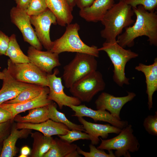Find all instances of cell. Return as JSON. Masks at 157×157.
<instances>
[{"mask_svg": "<svg viewBox=\"0 0 157 157\" xmlns=\"http://www.w3.org/2000/svg\"><path fill=\"white\" fill-rule=\"evenodd\" d=\"M136 16L135 22L132 26L125 28L124 32L117 37V42L121 47H132L134 40L139 37L145 36L148 38L151 45L157 46V14L155 12L146 10L139 5L132 8Z\"/></svg>", "mask_w": 157, "mask_h": 157, "instance_id": "6da1fadb", "label": "cell"}, {"mask_svg": "<svg viewBox=\"0 0 157 157\" xmlns=\"http://www.w3.org/2000/svg\"><path fill=\"white\" fill-rule=\"evenodd\" d=\"M134 14L132 7L123 0L114 3L101 21L104 27L101 35L105 42L116 41L117 37L122 34L123 28L134 22L132 18Z\"/></svg>", "mask_w": 157, "mask_h": 157, "instance_id": "7a4b0ae2", "label": "cell"}, {"mask_svg": "<svg viewBox=\"0 0 157 157\" xmlns=\"http://www.w3.org/2000/svg\"><path fill=\"white\" fill-rule=\"evenodd\" d=\"M80 29L79 25L76 23L67 25L62 36L53 41L49 51L58 54L65 52L81 53L99 57V51L97 47L88 46L81 40L78 34Z\"/></svg>", "mask_w": 157, "mask_h": 157, "instance_id": "3957f363", "label": "cell"}, {"mask_svg": "<svg viewBox=\"0 0 157 157\" xmlns=\"http://www.w3.org/2000/svg\"><path fill=\"white\" fill-rule=\"evenodd\" d=\"M98 50L99 51L106 52L113 65L114 81L120 87L124 84H129V79L125 75L126 65L131 60L138 57V54L130 49H126L121 47L117 41L105 42Z\"/></svg>", "mask_w": 157, "mask_h": 157, "instance_id": "277c9868", "label": "cell"}, {"mask_svg": "<svg viewBox=\"0 0 157 157\" xmlns=\"http://www.w3.org/2000/svg\"><path fill=\"white\" fill-rule=\"evenodd\" d=\"M133 132L132 125L128 124L115 137L107 140L100 138L101 142L97 148L108 151L115 150V157H131L130 152L138 151L140 147L138 141Z\"/></svg>", "mask_w": 157, "mask_h": 157, "instance_id": "5b68a950", "label": "cell"}, {"mask_svg": "<svg viewBox=\"0 0 157 157\" xmlns=\"http://www.w3.org/2000/svg\"><path fill=\"white\" fill-rule=\"evenodd\" d=\"M96 57L91 55L76 53L72 60L63 67V78L65 87L69 88L77 81L97 70Z\"/></svg>", "mask_w": 157, "mask_h": 157, "instance_id": "8992f818", "label": "cell"}, {"mask_svg": "<svg viewBox=\"0 0 157 157\" xmlns=\"http://www.w3.org/2000/svg\"><path fill=\"white\" fill-rule=\"evenodd\" d=\"M102 74L96 70L82 77L69 88L70 93L81 102L88 103L99 92L105 88Z\"/></svg>", "mask_w": 157, "mask_h": 157, "instance_id": "52a82bcc", "label": "cell"}, {"mask_svg": "<svg viewBox=\"0 0 157 157\" xmlns=\"http://www.w3.org/2000/svg\"><path fill=\"white\" fill-rule=\"evenodd\" d=\"M7 65L8 72L17 81L24 83L48 86L47 74L31 63L15 64L9 59Z\"/></svg>", "mask_w": 157, "mask_h": 157, "instance_id": "ba28073f", "label": "cell"}, {"mask_svg": "<svg viewBox=\"0 0 157 157\" xmlns=\"http://www.w3.org/2000/svg\"><path fill=\"white\" fill-rule=\"evenodd\" d=\"M10 16L11 22L22 33L24 41L36 49L41 50L42 46L36 36L31 26L30 16L26 10L13 7L10 10Z\"/></svg>", "mask_w": 157, "mask_h": 157, "instance_id": "9c48e42d", "label": "cell"}, {"mask_svg": "<svg viewBox=\"0 0 157 157\" xmlns=\"http://www.w3.org/2000/svg\"><path fill=\"white\" fill-rule=\"evenodd\" d=\"M31 24L35 27V32L42 46L47 51L52 47L53 41L50 36L51 25L57 24L56 18L54 14L47 8L42 13L37 16H30Z\"/></svg>", "mask_w": 157, "mask_h": 157, "instance_id": "30bf717a", "label": "cell"}, {"mask_svg": "<svg viewBox=\"0 0 157 157\" xmlns=\"http://www.w3.org/2000/svg\"><path fill=\"white\" fill-rule=\"evenodd\" d=\"M58 72V70L56 69L53 73L47 74L49 81L48 87L49 89L48 99L55 102L60 110L64 106L80 105L81 102L78 98L74 96H68L65 93L61 78L56 76Z\"/></svg>", "mask_w": 157, "mask_h": 157, "instance_id": "8fae6325", "label": "cell"}, {"mask_svg": "<svg viewBox=\"0 0 157 157\" xmlns=\"http://www.w3.org/2000/svg\"><path fill=\"white\" fill-rule=\"evenodd\" d=\"M136 95L133 92H128L126 96L116 97L103 92L97 99L95 104L97 110H107L113 117L121 120L120 114L122 108L126 103L132 100Z\"/></svg>", "mask_w": 157, "mask_h": 157, "instance_id": "7c38bea8", "label": "cell"}, {"mask_svg": "<svg viewBox=\"0 0 157 157\" xmlns=\"http://www.w3.org/2000/svg\"><path fill=\"white\" fill-rule=\"evenodd\" d=\"M75 112L72 116L88 117L92 119L95 122L103 121L110 124L111 125L121 129L128 124L127 121L119 120L113 117L106 110H94L86 106L85 104L78 106L69 105L67 106Z\"/></svg>", "mask_w": 157, "mask_h": 157, "instance_id": "4fadbf2b", "label": "cell"}, {"mask_svg": "<svg viewBox=\"0 0 157 157\" xmlns=\"http://www.w3.org/2000/svg\"><path fill=\"white\" fill-rule=\"evenodd\" d=\"M59 54L49 51L39 50L31 46L27 51L30 62L47 74L52 73L54 68L61 65Z\"/></svg>", "mask_w": 157, "mask_h": 157, "instance_id": "5bb4252c", "label": "cell"}, {"mask_svg": "<svg viewBox=\"0 0 157 157\" xmlns=\"http://www.w3.org/2000/svg\"><path fill=\"white\" fill-rule=\"evenodd\" d=\"M49 92V88L47 86L41 93L34 99L17 104L3 103L0 105V107L10 112L14 118L16 115L21 113L34 108L48 105L52 101L48 98Z\"/></svg>", "mask_w": 157, "mask_h": 157, "instance_id": "9a60e30c", "label": "cell"}, {"mask_svg": "<svg viewBox=\"0 0 157 157\" xmlns=\"http://www.w3.org/2000/svg\"><path fill=\"white\" fill-rule=\"evenodd\" d=\"M78 118L79 122L83 125L85 132L89 135L91 144L94 145L99 144V137L103 139H106L109 133L118 134L122 129L109 124L94 123L87 121L82 117Z\"/></svg>", "mask_w": 157, "mask_h": 157, "instance_id": "2e32d148", "label": "cell"}, {"mask_svg": "<svg viewBox=\"0 0 157 157\" xmlns=\"http://www.w3.org/2000/svg\"><path fill=\"white\" fill-rule=\"evenodd\" d=\"M16 125L18 129H24L34 130L48 137L65 135L70 130L64 124L55 122L50 119L38 124L17 123Z\"/></svg>", "mask_w": 157, "mask_h": 157, "instance_id": "e0dca14e", "label": "cell"}, {"mask_svg": "<svg viewBox=\"0 0 157 157\" xmlns=\"http://www.w3.org/2000/svg\"><path fill=\"white\" fill-rule=\"evenodd\" d=\"M3 73L2 86L0 90V105L15 98L30 84L18 81L10 75L7 68L2 71Z\"/></svg>", "mask_w": 157, "mask_h": 157, "instance_id": "ac0fdd59", "label": "cell"}, {"mask_svg": "<svg viewBox=\"0 0 157 157\" xmlns=\"http://www.w3.org/2000/svg\"><path fill=\"white\" fill-rule=\"evenodd\" d=\"M114 2L115 0H94L90 6L80 9L79 15L88 22L101 21Z\"/></svg>", "mask_w": 157, "mask_h": 157, "instance_id": "d6986e66", "label": "cell"}, {"mask_svg": "<svg viewBox=\"0 0 157 157\" xmlns=\"http://www.w3.org/2000/svg\"><path fill=\"white\" fill-rule=\"evenodd\" d=\"M136 70L143 73L146 78V93L148 95V108L150 110L153 107V95L157 90V58L151 65L139 63L135 67Z\"/></svg>", "mask_w": 157, "mask_h": 157, "instance_id": "ffe728a7", "label": "cell"}, {"mask_svg": "<svg viewBox=\"0 0 157 157\" xmlns=\"http://www.w3.org/2000/svg\"><path fill=\"white\" fill-rule=\"evenodd\" d=\"M47 6L54 14L59 25L65 26L71 23L73 16V9L66 0H45Z\"/></svg>", "mask_w": 157, "mask_h": 157, "instance_id": "44dd1931", "label": "cell"}, {"mask_svg": "<svg viewBox=\"0 0 157 157\" xmlns=\"http://www.w3.org/2000/svg\"><path fill=\"white\" fill-rule=\"evenodd\" d=\"M76 144L69 143L60 138L53 139L51 146L43 157H80Z\"/></svg>", "mask_w": 157, "mask_h": 157, "instance_id": "7402d4cb", "label": "cell"}, {"mask_svg": "<svg viewBox=\"0 0 157 157\" xmlns=\"http://www.w3.org/2000/svg\"><path fill=\"white\" fill-rule=\"evenodd\" d=\"M20 129L19 130L17 129L16 124L13 125L10 134L3 140L0 157H13L16 156L17 141L19 138L26 137L31 130L24 129Z\"/></svg>", "mask_w": 157, "mask_h": 157, "instance_id": "603a6c76", "label": "cell"}, {"mask_svg": "<svg viewBox=\"0 0 157 157\" xmlns=\"http://www.w3.org/2000/svg\"><path fill=\"white\" fill-rule=\"evenodd\" d=\"M33 139V148L30 154L32 157H43L50 148L53 140L52 137L44 135L41 133H31Z\"/></svg>", "mask_w": 157, "mask_h": 157, "instance_id": "cb8c5ba5", "label": "cell"}, {"mask_svg": "<svg viewBox=\"0 0 157 157\" xmlns=\"http://www.w3.org/2000/svg\"><path fill=\"white\" fill-rule=\"evenodd\" d=\"M49 119L47 105L30 110L28 114L25 116L17 115L14 117L13 120L17 123L35 124L42 122Z\"/></svg>", "mask_w": 157, "mask_h": 157, "instance_id": "d4e9b609", "label": "cell"}, {"mask_svg": "<svg viewBox=\"0 0 157 157\" xmlns=\"http://www.w3.org/2000/svg\"><path fill=\"white\" fill-rule=\"evenodd\" d=\"M8 48L5 56H8L11 61L14 63L19 64L29 62L27 56L25 55L20 49L14 34L10 37Z\"/></svg>", "mask_w": 157, "mask_h": 157, "instance_id": "484cf974", "label": "cell"}, {"mask_svg": "<svg viewBox=\"0 0 157 157\" xmlns=\"http://www.w3.org/2000/svg\"><path fill=\"white\" fill-rule=\"evenodd\" d=\"M46 87L31 84L22 90L15 98L4 103L15 104L32 99L39 96Z\"/></svg>", "mask_w": 157, "mask_h": 157, "instance_id": "4316f807", "label": "cell"}, {"mask_svg": "<svg viewBox=\"0 0 157 157\" xmlns=\"http://www.w3.org/2000/svg\"><path fill=\"white\" fill-rule=\"evenodd\" d=\"M48 106L49 119L55 122L64 124L70 130H76L85 132L82 125L77 124L72 122L68 119L64 113L58 111L55 103L52 101Z\"/></svg>", "mask_w": 157, "mask_h": 157, "instance_id": "83f0119b", "label": "cell"}, {"mask_svg": "<svg viewBox=\"0 0 157 157\" xmlns=\"http://www.w3.org/2000/svg\"><path fill=\"white\" fill-rule=\"evenodd\" d=\"M89 147L90 151L88 152L83 151L79 146L77 150L80 155L85 157H115L112 150L109 151V153L107 154L104 150L98 149L92 144L89 145Z\"/></svg>", "mask_w": 157, "mask_h": 157, "instance_id": "f1b7e54d", "label": "cell"}, {"mask_svg": "<svg viewBox=\"0 0 157 157\" xmlns=\"http://www.w3.org/2000/svg\"><path fill=\"white\" fill-rule=\"evenodd\" d=\"M47 8L45 0H31L26 11L30 16H37L43 13Z\"/></svg>", "mask_w": 157, "mask_h": 157, "instance_id": "f546056e", "label": "cell"}, {"mask_svg": "<svg viewBox=\"0 0 157 157\" xmlns=\"http://www.w3.org/2000/svg\"><path fill=\"white\" fill-rule=\"evenodd\" d=\"M58 136L61 140L70 143L80 140H90V137L88 134L76 130H70L66 134Z\"/></svg>", "mask_w": 157, "mask_h": 157, "instance_id": "4dcf8cb0", "label": "cell"}, {"mask_svg": "<svg viewBox=\"0 0 157 157\" xmlns=\"http://www.w3.org/2000/svg\"><path fill=\"white\" fill-rule=\"evenodd\" d=\"M132 8H136L141 5L146 10L154 12L157 7V0H123Z\"/></svg>", "mask_w": 157, "mask_h": 157, "instance_id": "1f68e13d", "label": "cell"}, {"mask_svg": "<svg viewBox=\"0 0 157 157\" xmlns=\"http://www.w3.org/2000/svg\"><path fill=\"white\" fill-rule=\"evenodd\" d=\"M143 126L145 130L150 134L157 135V112L154 115H149L143 121Z\"/></svg>", "mask_w": 157, "mask_h": 157, "instance_id": "d6a6232c", "label": "cell"}, {"mask_svg": "<svg viewBox=\"0 0 157 157\" xmlns=\"http://www.w3.org/2000/svg\"><path fill=\"white\" fill-rule=\"evenodd\" d=\"M10 40V37L0 31V56L5 55Z\"/></svg>", "mask_w": 157, "mask_h": 157, "instance_id": "836d02e7", "label": "cell"}, {"mask_svg": "<svg viewBox=\"0 0 157 157\" xmlns=\"http://www.w3.org/2000/svg\"><path fill=\"white\" fill-rule=\"evenodd\" d=\"M13 120L0 123V142L6 138L7 135L9 132L12 121Z\"/></svg>", "mask_w": 157, "mask_h": 157, "instance_id": "e575fe53", "label": "cell"}, {"mask_svg": "<svg viewBox=\"0 0 157 157\" xmlns=\"http://www.w3.org/2000/svg\"><path fill=\"white\" fill-rule=\"evenodd\" d=\"M11 113L7 110L0 107V123L13 120Z\"/></svg>", "mask_w": 157, "mask_h": 157, "instance_id": "d590c367", "label": "cell"}, {"mask_svg": "<svg viewBox=\"0 0 157 157\" xmlns=\"http://www.w3.org/2000/svg\"><path fill=\"white\" fill-rule=\"evenodd\" d=\"M94 0H75V5L80 9L86 8L90 6Z\"/></svg>", "mask_w": 157, "mask_h": 157, "instance_id": "8d00e7d4", "label": "cell"}, {"mask_svg": "<svg viewBox=\"0 0 157 157\" xmlns=\"http://www.w3.org/2000/svg\"><path fill=\"white\" fill-rule=\"evenodd\" d=\"M31 0H15L17 4L16 7L26 10L29 3Z\"/></svg>", "mask_w": 157, "mask_h": 157, "instance_id": "74e56055", "label": "cell"}, {"mask_svg": "<svg viewBox=\"0 0 157 157\" xmlns=\"http://www.w3.org/2000/svg\"><path fill=\"white\" fill-rule=\"evenodd\" d=\"M31 152L30 149L27 146H24L21 150V154L20 157H26Z\"/></svg>", "mask_w": 157, "mask_h": 157, "instance_id": "f35d334b", "label": "cell"}, {"mask_svg": "<svg viewBox=\"0 0 157 157\" xmlns=\"http://www.w3.org/2000/svg\"><path fill=\"white\" fill-rule=\"evenodd\" d=\"M70 6L73 9L76 5L75 0H66Z\"/></svg>", "mask_w": 157, "mask_h": 157, "instance_id": "ab89813d", "label": "cell"}, {"mask_svg": "<svg viewBox=\"0 0 157 157\" xmlns=\"http://www.w3.org/2000/svg\"><path fill=\"white\" fill-rule=\"evenodd\" d=\"M3 72L0 71V79H3Z\"/></svg>", "mask_w": 157, "mask_h": 157, "instance_id": "60d3db41", "label": "cell"}]
</instances>
